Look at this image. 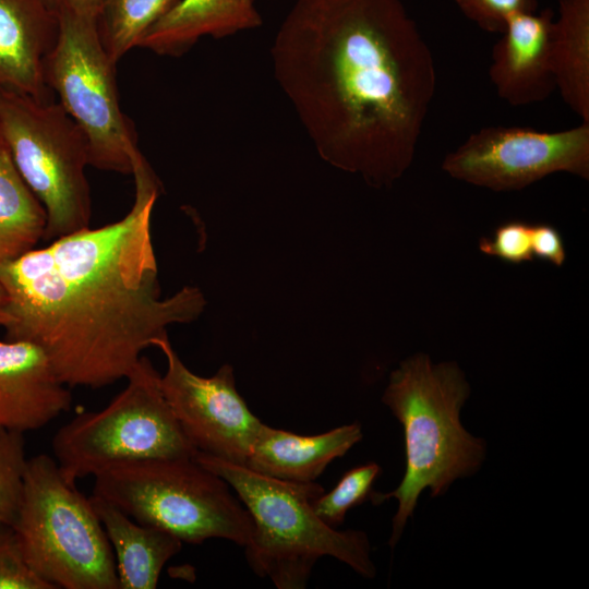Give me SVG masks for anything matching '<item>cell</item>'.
Instances as JSON below:
<instances>
[{
    "label": "cell",
    "mask_w": 589,
    "mask_h": 589,
    "mask_svg": "<svg viewBox=\"0 0 589 589\" xmlns=\"http://www.w3.org/2000/svg\"><path fill=\"white\" fill-rule=\"evenodd\" d=\"M142 356L127 386L105 408L77 414L55 434L52 450L64 477L75 482L123 460L193 457L160 385Z\"/></svg>",
    "instance_id": "cell-8"
},
{
    "label": "cell",
    "mask_w": 589,
    "mask_h": 589,
    "mask_svg": "<svg viewBox=\"0 0 589 589\" xmlns=\"http://www.w3.org/2000/svg\"><path fill=\"white\" fill-rule=\"evenodd\" d=\"M193 458L227 481L249 512L254 530L245 557L259 577L278 589H303L315 563L326 555L362 577L375 576L366 533L338 531L315 514L313 502L324 493L321 484L276 479L201 452Z\"/></svg>",
    "instance_id": "cell-4"
},
{
    "label": "cell",
    "mask_w": 589,
    "mask_h": 589,
    "mask_svg": "<svg viewBox=\"0 0 589 589\" xmlns=\"http://www.w3.org/2000/svg\"><path fill=\"white\" fill-rule=\"evenodd\" d=\"M245 1H248V2H250V3H253V0H245Z\"/></svg>",
    "instance_id": "cell-29"
},
{
    "label": "cell",
    "mask_w": 589,
    "mask_h": 589,
    "mask_svg": "<svg viewBox=\"0 0 589 589\" xmlns=\"http://www.w3.org/2000/svg\"><path fill=\"white\" fill-rule=\"evenodd\" d=\"M554 13L522 12L507 20L502 37L493 47L489 69L497 95L512 106L545 100L555 89L550 53Z\"/></svg>",
    "instance_id": "cell-13"
},
{
    "label": "cell",
    "mask_w": 589,
    "mask_h": 589,
    "mask_svg": "<svg viewBox=\"0 0 589 589\" xmlns=\"http://www.w3.org/2000/svg\"><path fill=\"white\" fill-rule=\"evenodd\" d=\"M0 589H55L26 564L11 526L0 524Z\"/></svg>",
    "instance_id": "cell-23"
},
{
    "label": "cell",
    "mask_w": 589,
    "mask_h": 589,
    "mask_svg": "<svg viewBox=\"0 0 589 589\" xmlns=\"http://www.w3.org/2000/svg\"><path fill=\"white\" fill-rule=\"evenodd\" d=\"M531 227L525 221H507L497 226L492 238H482L479 249L482 253L504 262L521 264L533 259Z\"/></svg>",
    "instance_id": "cell-24"
},
{
    "label": "cell",
    "mask_w": 589,
    "mask_h": 589,
    "mask_svg": "<svg viewBox=\"0 0 589 589\" xmlns=\"http://www.w3.org/2000/svg\"><path fill=\"white\" fill-rule=\"evenodd\" d=\"M58 33L44 0H0V91L52 100L46 62Z\"/></svg>",
    "instance_id": "cell-14"
},
{
    "label": "cell",
    "mask_w": 589,
    "mask_h": 589,
    "mask_svg": "<svg viewBox=\"0 0 589 589\" xmlns=\"http://www.w3.org/2000/svg\"><path fill=\"white\" fill-rule=\"evenodd\" d=\"M132 175L134 202L121 219L51 240L0 268L7 339L38 345L67 386L127 378L170 325L195 321L206 304L193 286L161 298L152 240L160 184L144 156Z\"/></svg>",
    "instance_id": "cell-2"
},
{
    "label": "cell",
    "mask_w": 589,
    "mask_h": 589,
    "mask_svg": "<svg viewBox=\"0 0 589 589\" xmlns=\"http://www.w3.org/2000/svg\"><path fill=\"white\" fill-rule=\"evenodd\" d=\"M556 89L581 122L589 123V0H560L550 33Z\"/></svg>",
    "instance_id": "cell-18"
},
{
    "label": "cell",
    "mask_w": 589,
    "mask_h": 589,
    "mask_svg": "<svg viewBox=\"0 0 589 589\" xmlns=\"http://www.w3.org/2000/svg\"><path fill=\"white\" fill-rule=\"evenodd\" d=\"M380 473L381 468L375 462L348 470L332 491L313 502L315 514L333 528L340 526L349 509L371 496L373 483Z\"/></svg>",
    "instance_id": "cell-21"
},
{
    "label": "cell",
    "mask_w": 589,
    "mask_h": 589,
    "mask_svg": "<svg viewBox=\"0 0 589 589\" xmlns=\"http://www.w3.org/2000/svg\"><path fill=\"white\" fill-rule=\"evenodd\" d=\"M45 229V208L0 140V268L35 249Z\"/></svg>",
    "instance_id": "cell-19"
},
{
    "label": "cell",
    "mask_w": 589,
    "mask_h": 589,
    "mask_svg": "<svg viewBox=\"0 0 589 589\" xmlns=\"http://www.w3.org/2000/svg\"><path fill=\"white\" fill-rule=\"evenodd\" d=\"M531 248L533 257L562 266L566 259L563 238L560 231L549 224H536L531 227Z\"/></svg>",
    "instance_id": "cell-26"
},
{
    "label": "cell",
    "mask_w": 589,
    "mask_h": 589,
    "mask_svg": "<svg viewBox=\"0 0 589 589\" xmlns=\"http://www.w3.org/2000/svg\"><path fill=\"white\" fill-rule=\"evenodd\" d=\"M179 0H101L96 17L100 41L113 62L139 47L146 32Z\"/></svg>",
    "instance_id": "cell-20"
},
{
    "label": "cell",
    "mask_w": 589,
    "mask_h": 589,
    "mask_svg": "<svg viewBox=\"0 0 589 589\" xmlns=\"http://www.w3.org/2000/svg\"><path fill=\"white\" fill-rule=\"evenodd\" d=\"M11 527L28 567L55 589H119L115 554L89 497L50 456L27 459Z\"/></svg>",
    "instance_id": "cell-6"
},
{
    "label": "cell",
    "mask_w": 589,
    "mask_h": 589,
    "mask_svg": "<svg viewBox=\"0 0 589 589\" xmlns=\"http://www.w3.org/2000/svg\"><path fill=\"white\" fill-rule=\"evenodd\" d=\"M0 140L45 208L44 240L89 227L88 142L59 103L0 91Z\"/></svg>",
    "instance_id": "cell-7"
},
{
    "label": "cell",
    "mask_w": 589,
    "mask_h": 589,
    "mask_svg": "<svg viewBox=\"0 0 589 589\" xmlns=\"http://www.w3.org/2000/svg\"><path fill=\"white\" fill-rule=\"evenodd\" d=\"M469 395L470 386L455 362L435 364L424 353L405 359L390 373L382 401L402 426L406 469L395 490L370 496L375 505L388 498L398 502L390 548L401 538L424 490L432 497L443 495L454 481L470 477L484 461V440L460 422Z\"/></svg>",
    "instance_id": "cell-3"
},
{
    "label": "cell",
    "mask_w": 589,
    "mask_h": 589,
    "mask_svg": "<svg viewBox=\"0 0 589 589\" xmlns=\"http://www.w3.org/2000/svg\"><path fill=\"white\" fill-rule=\"evenodd\" d=\"M11 315L9 312V296L0 283V326L5 327L10 322Z\"/></svg>",
    "instance_id": "cell-28"
},
{
    "label": "cell",
    "mask_w": 589,
    "mask_h": 589,
    "mask_svg": "<svg viewBox=\"0 0 589 589\" xmlns=\"http://www.w3.org/2000/svg\"><path fill=\"white\" fill-rule=\"evenodd\" d=\"M72 396L46 352L27 340H0V429L24 434L70 410Z\"/></svg>",
    "instance_id": "cell-12"
},
{
    "label": "cell",
    "mask_w": 589,
    "mask_h": 589,
    "mask_svg": "<svg viewBox=\"0 0 589 589\" xmlns=\"http://www.w3.org/2000/svg\"><path fill=\"white\" fill-rule=\"evenodd\" d=\"M56 45L46 62V81L59 104L84 132L89 166L132 175L143 156L133 124L122 112L116 62L105 50L96 16L61 14Z\"/></svg>",
    "instance_id": "cell-9"
},
{
    "label": "cell",
    "mask_w": 589,
    "mask_h": 589,
    "mask_svg": "<svg viewBox=\"0 0 589 589\" xmlns=\"http://www.w3.org/2000/svg\"><path fill=\"white\" fill-rule=\"evenodd\" d=\"M47 7L59 16L61 14H79L96 16L101 0H44Z\"/></svg>",
    "instance_id": "cell-27"
},
{
    "label": "cell",
    "mask_w": 589,
    "mask_h": 589,
    "mask_svg": "<svg viewBox=\"0 0 589 589\" xmlns=\"http://www.w3.org/2000/svg\"><path fill=\"white\" fill-rule=\"evenodd\" d=\"M442 168L454 179L493 191H516L555 172L589 179V123L544 132L491 125L448 153Z\"/></svg>",
    "instance_id": "cell-10"
},
{
    "label": "cell",
    "mask_w": 589,
    "mask_h": 589,
    "mask_svg": "<svg viewBox=\"0 0 589 589\" xmlns=\"http://www.w3.org/2000/svg\"><path fill=\"white\" fill-rule=\"evenodd\" d=\"M460 11L480 28L502 34L507 20L517 13L536 12L537 0H455Z\"/></svg>",
    "instance_id": "cell-25"
},
{
    "label": "cell",
    "mask_w": 589,
    "mask_h": 589,
    "mask_svg": "<svg viewBox=\"0 0 589 589\" xmlns=\"http://www.w3.org/2000/svg\"><path fill=\"white\" fill-rule=\"evenodd\" d=\"M157 348L167 360L161 389L188 441L196 452L245 466L263 422L238 393L233 368L224 364L204 377L188 369L168 338Z\"/></svg>",
    "instance_id": "cell-11"
},
{
    "label": "cell",
    "mask_w": 589,
    "mask_h": 589,
    "mask_svg": "<svg viewBox=\"0 0 589 589\" xmlns=\"http://www.w3.org/2000/svg\"><path fill=\"white\" fill-rule=\"evenodd\" d=\"M362 437L358 422L316 435H299L263 423L245 467L280 480L312 482Z\"/></svg>",
    "instance_id": "cell-15"
},
{
    "label": "cell",
    "mask_w": 589,
    "mask_h": 589,
    "mask_svg": "<svg viewBox=\"0 0 589 589\" xmlns=\"http://www.w3.org/2000/svg\"><path fill=\"white\" fill-rule=\"evenodd\" d=\"M93 494L182 542L220 538L244 546L253 520L231 486L193 457L118 461L95 476Z\"/></svg>",
    "instance_id": "cell-5"
},
{
    "label": "cell",
    "mask_w": 589,
    "mask_h": 589,
    "mask_svg": "<svg viewBox=\"0 0 589 589\" xmlns=\"http://www.w3.org/2000/svg\"><path fill=\"white\" fill-rule=\"evenodd\" d=\"M274 76L317 154L374 188L411 166L436 89L432 52L400 0H297Z\"/></svg>",
    "instance_id": "cell-1"
},
{
    "label": "cell",
    "mask_w": 589,
    "mask_h": 589,
    "mask_svg": "<svg viewBox=\"0 0 589 589\" xmlns=\"http://www.w3.org/2000/svg\"><path fill=\"white\" fill-rule=\"evenodd\" d=\"M89 501L116 553L119 589H155L165 564L181 551L182 541L137 522L98 495Z\"/></svg>",
    "instance_id": "cell-17"
},
{
    "label": "cell",
    "mask_w": 589,
    "mask_h": 589,
    "mask_svg": "<svg viewBox=\"0 0 589 589\" xmlns=\"http://www.w3.org/2000/svg\"><path fill=\"white\" fill-rule=\"evenodd\" d=\"M261 25V14L245 0H179L146 32L139 47L180 57L204 36L223 38Z\"/></svg>",
    "instance_id": "cell-16"
},
{
    "label": "cell",
    "mask_w": 589,
    "mask_h": 589,
    "mask_svg": "<svg viewBox=\"0 0 589 589\" xmlns=\"http://www.w3.org/2000/svg\"><path fill=\"white\" fill-rule=\"evenodd\" d=\"M26 465L23 434L0 429V524L12 526L16 517Z\"/></svg>",
    "instance_id": "cell-22"
}]
</instances>
